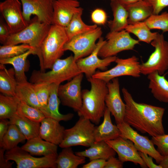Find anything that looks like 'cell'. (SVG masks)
Listing matches in <instances>:
<instances>
[{
    "label": "cell",
    "instance_id": "obj_1",
    "mask_svg": "<svg viewBox=\"0 0 168 168\" xmlns=\"http://www.w3.org/2000/svg\"><path fill=\"white\" fill-rule=\"evenodd\" d=\"M122 91L126 105L124 122L141 133H147L152 137L165 134L162 124L164 108L136 102L124 87Z\"/></svg>",
    "mask_w": 168,
    "mask_h": 168
},
{
    "label": "cell",
    "instance_id": "obj_2",
    "mask_svg": "<svg viewBox=\"0 0 168 168\" xmlns=\"http://www.w3.org/2000/svg\"><path fill=\"white\" fill-rule=\"evenodd\" d=\"M90 83V90L82 91V104L77 114L98 124L103 117L106 107L105 99L108 93L107 83L99 79L92 77L87 79Z\"/></svg>",
    "mask_w": 168,
    "mask_h": 168
},
{
    "label": "cell",
    "instance_id": "obj_3",
    "mask_svg": "<svg viewBox=\"0 0 168 168\" xmlns=\"http://www.w3.org/2000/svg\"><path fill=\"white\" fill-rule=\"evenodd\" d=\"M68 40L64 28L51 25L47 36L34 51V54L39 59L40 71L51 68L55 61L63 54L64 46Z\"/></svg>",
    "mask_w": 168,
    "mask_h": 168
},
{
    "label": "cell",
    "instance_id": "obj_4",
    "mask_svg": "<svg viewBox=\"0 0 168 168\" xmlns=\"http://www.w3.org/2000/svg\"><path fill=\"white\" fill-rule=\"evenodd\" d=\"M51 69L46 72L34 71L30 77V82L33 83L44 82L60 85L82 73L72 55L64 59H57Z\"/></svg>",
    "mask_w": 168,
    "mask_h": 168
},
{
    "label": "cell",
    "instance_id": "obj_5",
    "mask_svg": "<svg viewBox=\"0 0 168 168\" xmlns=\"http://www.w3.org/2000/svg\"><path fill=\"white\" fill-rule=\"evenodd\" d=\"M95 128L89 119L79 117L73 126L65 129L63 140L59 147L62 148L76 146L90 147L95 142Z\"/></svg>",
    "mask_w": 168,
    "mask_h": 168
},
{
    "label": "cell",
    "instance_id": "obj_6",
    "mask_svg": "<svg viewBox=\"0 0 168 168\" xmlns=\"http://www.w3.org/2000/svg\"><path fill=\"white\" fill-rule=\"evenodd\" d=\"M51 25L39 21L35 17L24 29L11 34L3 45L26 44L35 49L40 46L47 36Z\"/></svg>",
    "mask_w": 168,
    "mask_h": 168
},
{
    "label": "cell",
    "instance_id": "obj_7",
    "mask_svg": "<svg viewBox=\"0 0 168 168\" xmlns=\"http://www.w3.org/2000/svg\"><path fill=\"white\" fill-rule=\"evenodd\" d=\"M151 44L155 50L146 62L140 64L141 74L147 75L156 71L163 75L168 70V42L162 34L158 33Z\"/></svg>",
    "mask_w": 168,
    "mask_h": 168
},
{
    "label": "cell",
    "instance_id": "obj_8",
    "mask_svg": "<svg viewBox=\"0 0 168 168\" xmlns=\"http://www.w3.org/2000/svg\"><path fill=\"white\" fill-rule=\"evenodd\" d=\"M102 32L101 28H96L76 36L68 40L65 44L64 51L69 50L74 54L76 61L89 55L95 49L96 41L101 37Z\"/></svg>",
    "mask_w": 168,
    "mask_h": 168
},
{
    "label": "cell",
    "instance_id": "obj_9",
    "mask_svg": "<svg viewBox=\"0 0 168 168\" xmlns=\"http://www.w3.org/2000/svg\"><path fill=\"white\" fill-rule=\"evenodd\" d=\"M106 38L107 40L98 53L99 56L102 58L115 56L123 51L133 50L136 45L139 44V41L132 38L125 30L109 32Z\"/></svg>",
    "mask_w": 168,
    "mask_h": 168
},
{
    "label": "cell",
    "instance_id": "obj_10",
    "mask_svg": "<svg viewBox=\"0 0 168 168\" xmlns=\"http://www.w3.org/2000/svg\"><path fill=\"white\" fill-rule=\"evenodd\" d=\"M5 156L8 160L15 161L17 168H56L57 157H35L29 153L17 146L6 151Z\"/></svg>",
    "mask_w": 168,
    "mask_h": 168
},
{
    "label": "cell",
    "instance_id": "obj_11",
    "mask_svg": "<svg viewBox=\"0 0 168 168\" xmlns=\"http://www.w3.org/2000/svg\"><path fill=\"white\" fill-rule=\"evenodd\" d=\"M116 65L112 68L104 71H97L92 77L100 79L107 83L113 79L123 76L138 77L141 74L140 64L135 56L123 59L117 58Z\"/></svg>",
    "mask_w": 168,
    "mask_h": 168
},
{
    "label": "cell",
    "instance_id": "obj_12",
    "mask_svg": "<svg viewBox=\"0 0 168 168\" xmlns=\"http://www.w3.org/2000/svg\"><path fill=\"white\" fill-rule=\"evenodd\" d=\"M116 125L120 131V136L131 141L138 151L147 154L152 157L157 164H160L164 157L155 148L151 140L139 134L124 121Z\"/></svg>",
    "mask_w": 168,
    "mask_h": 168
},
{
    "label": "cell",
    "instance_id": "obj_13",
    "mask_svg": "<svg viewBox=\"0 0 168 168\" xmlns=\"http://www.w3.org/2000/svg\"><path fill=\"white\" fill-rule=\"evenodd\" d=\"M83 73L76 76L63 85H59L58 96L62 104L77 112L82 104L81 83Z\"/></svg>",
    "mask_w": 168,
    "mask_h": 168
},
{
    "label": "cell",
    "instance_id": "obj_14",
    "mask_svg": "<svg viewBox=\"0 0 168 168\" xmlns=\"http://www.w3.org/2000/svg\"><path fill=\"white\" fill-rule=\"evenodd\" d=\"M21 5L19 0H5L0 3V11L10 34L18 32L29 24L24 17Z\"/></svg>",
    "mask_w": 168,
    "mask_h": 168
},
{
    "label": "cell",
    "instance_id": "obj_15",
    "mask_svg": "<svg viewBox=\"0 0 168 168\" xmlns=\"http://www.w3.org/2000/svg\"><path fill=\"white\" fill-rule=\"evenodd\" d=\"M105 42L103 38L100 37L96 43L95 49L91 54L76 61L78 67L82 72L85 74L87 79L92 77L97 69L105 71L112 63L115 61L117 58L115 56L102 59L99 58V52Z\"/></svg>",
    "mask_w": 168,
    "mask_h": 168
},
{
    "label": "cell",
    "instance_id": "obj_16",
    "mask_svg": "<svg viewBox=\"0 0 168 168\" xmlns=\"http://www.w3.org/2000/svg\"><path fill=\"white\" fill-rule=\"evenodd\" d=\"M22 6L23 15L29 23L30 16H36L39 21L52 25L53 0H20Z\"/></svg>",
    "mask_w": 168,
    "mask_h": 168
},
{
    "label": "cell",
    "instance_id": "obj_17",
    "mask_svg": "<svg viewBox=\"0 0 168 168\" xmlns=\"http://www.w3.org/2000/svg\"><path fill=\"white\" fill-rule=\"evenodd\" d=\"M108 93L105 99L106 107L114 118L116 124L124 122L126 105L120 95L119 83L118 77L107 83Z\"/></svg>",
    "mask_w": 168,
    "mask_h": 168
},
{
    "label": "cell",
    "instance_id": "obj_18",
    "mask_svg": "<svg viewBox=\"0 0 168 168\" xmlns=\"http://www.w3.org/2000/svg\"><path fill=\"white\" fill-rule=\"evenodd\" d=\"M105 142L115 151L118 159L123 162L130 161L139 164L142 168L147 167L134 143L130 140L119 136Z\"/></svg>",
    "mask_w": 168,
    "mask_h": 168
},
{
    "label": "cell",
    "instance_id": "obj_19",
    "mask_svg": "<svg viewBox=\"0 0 168 168\" xmlns=\"http://www.w3.org/2000/svg\"><path fill=\"white\" fill-rule=\"evenodd\" d=\"M77 0H53L52 25L65 28L75 13L81 8Z\"/></svg>",
    "mask_w": 168,
    "mask_h": 168
},
{
    "label": "cell",
    "instance_id": "obj_20",
    "mask_svg": "<svg viewBox=\"0 0 168 168\" xmlns=\"http://www.w3.org/2000/svg\"><path fill=\"white\" fill-rule=\"evenodd\" d=\"M59 121L49 117H45L40 122V137L42 139L59 145L62 142L65 130Z\"/></svg>",
    "mask_w": 168,
    "mask_h": 168
},
{
    "label": "cell",
    "instance_id": "obj_21",
    "mask_svg": "<svg viewBox=\"0 0 168 168\" xmlns=\"http://www.w3.org/2000/svg\"><path fill=\"white\" fill-rule=\"evenodd\" d=\"M111 113L106 107L102 123L95 126L94 131L95 142L114 139L120 136V132L117 125H114L110 117Z\"/></svg>",
    "mask_w": 168,
    "mask_h": 168
},
{
    "label": "cell",
    "instance_id": "obj_22",
    "mask_svg": "<svg viewBox=\"0 0 168 168\" xmlns=\"http://www.w3.org/2000/svg\"><path fill=\"white\" fill-rule=\"evenodd\" d=\"M31 155L57 157L58 145L46 141L40 137L28 140L21 147Z\"/></svg>",
    "mask_w": 168,
    "mask_h": 168
},
{
    "label": "cell",
    "instance_id": "obj_23",
    "mask_svg": "<svg viewBox=\"0 0 168 168\" xmlns=\"http://www.w3.org/2000/svg\"><path fill=\"white\" fill-rule=\"evenodd\" d=\"M110 6L113 19L108 22L110 32H118L125 30L128 25V12L125 5L119 0L111 1Z\"/></svg>",
    "mask_w": 168,
    "mask_h": 168
},
{
    "label": "cell",
    "instance_id": "obj_24",
    "mask_svg": "<svg viewBox=\"0 0 168 168\" xmlns=\"http://www.w3.org/2000/svg\"><path fill=\"white\" fill-rule=\"evenodd\" d=\"M148 88L154 97L160 102L168 103V81L164 75L155 72L147 75Z\"/></svg>",
    "mask_w": 168,
    "mask_h": 168
},
{
    "label": "cell",
    "instance_id": "obj_25",
    "mask_svg": "<svg viewBox=\"0 0 168 168\" xmlns=\"http://www.w3.org/2000/svg\"><path fill=\"white\" fill-rule=\"evenodd\" d=\"M9 120V124L16 125L27 140L40 137L39 131L40 123L30 119L17 111Z\"/></svg>",
    "mask_w": 168,
    "mask_h": 168
},
{
    "label": "cell",
    "instance_id": "obj_26",
    "mask_svg": "<svg viewBox=\"0 0 168 168\" xmlns=\"http://www.w3.org/2000/svg\"><path fill=\"white\" fill-rule=\"evenodd\" d=\"M60 85L51 84L49 96L45 114L46 117H49L59 122L68 121L71 119L74 114L69 113L66 114H61L59 111L60 100L58 96V90Z\"/></svg>",
    "mask_w": 168,
    "mask_h": 168
},
{
    "label": "cell",
    "instance_id": "obj_27",
    "mask_svg": "<svg viewBox=\"0 0 168 168\" xmlns=\"http://www.w3.org/2000/svg\"><path fill=\"white\" fill-rule=\"evenodd\" d=\"M35 50V49H31L14 57L0 59V64L4 65L9 64L13 66L18 84L27 82L25 74L28 65L27 58L29 55L34 54Z\"/></svg>",
    "mask_w": 168,
    "mask_h": 168
},
{
    "label": "cell",
    "instance_id": "obj_28",
    "mask_svg": "<svg viewBox=\"0 0 168 168\" xmlns=\"http://www.w3.org/2000/svg\"><path fill=\"white\" fill-rule=\"evenodd\" d=\"M77 155L87 157L90 161L96 159L107 160L115 156V151L105 141L95 142L85 150L75 152Z\"/></svg>",
    "mask_w": 168,
    "mask_h": 168
},
{
    "label": "cell",
    "instance_id": "obj_29",
    "mask_svg": "<svg viewBox=\"0 0 168 168\" xmlns=\"http://www.w3.org/2000/svg\"><path fill=\"white\" fill-rule=\"evenodd\" d=\"M18 83L13 68H6L4 64H0V91L2 94L15 96Z\"/></svg>",
    "mask_w": 168,
    "mask_h": 168
},
{
    "label": "cell",
    "instance_id": "obj_30",
    "mask_svg": "<svg viewBox=\"0 0 168 168\" xmlns=\"http://www.w3.org/2000/svg\"><path fill=\"white\" fill-rule=\"evenodd\" d=\"M125 6L128 12V24L145 21L153 14L152 7L143 0Z\"/></svg>",
    "mask_w": 168,
    "mask_h": 168
},
{
    "label": "cell",
    "instance_id": "obj_31",
    "mask_svg": "<svg viewBox=\"0 0 168 168\" xmlns=\"http://www.w3.org/2000/svg\"><path fill=\"white\" fill-rule=\"evenodd\" d=\"M83 9L81 7L74 14L68 25L65 29L68 40L73 37L96 28L97 25H88L82 21V16Z\"/></svg>",
    "mask_w": 168,
    "mask_h": 168
},
{
    "label": "cell",
    "instance_id": "obj_32",
    "mask_svg": "<svg viewBox=\"0 0 168 168\" xmlns=\"http://www.w3.org/2000/svg\"><path fill=\"white\" fill-rule=\"evenodd\" d=\"M85 159L74 153L71 147H66L58 154L56 163L58 168H77L85 162Z\"/></svg>",
    "mask_w": 168,
    "mask_h": 168
},
{
    "label": "cell",
    "instance_id": "obj_33",
    "mask_svg": "<svg viewBox=\"0 0 168 168\" xmlns=\"http://www.w3.org/2000/svg\"><path fill=\"white\" fill-rule=\"evenodd\" d=\"M16 96L21 100L41 111L42 109L38 100L33 83L27 82L18 84Z\"/></svg>",
    "mask_w": 168,
    "mask_h": 168
},
{
    "label": "cell",
    "instance_id": "obj_34",
    "mask_svg": "<svg viewBox=\"0 0 168 168\" xmlns=\"http://www.w3.org/2000/svg\"><path fill=\"white\" fill-rule=\"evenodd\" d=\"M26 140V138L18 127L15 124H11L0 142V147L6 151L9 150L17 147L19 143Z\"/></svg>",
    "mask_w": 168,
    "mask_h": 168
},
{
    "label": "cell",
    "instance_id": "obj_35",
    "mask_svg": "<svg viewBox=\"0 0 168 168\" xmlns=\"http://www.w3.org/2000/svg\"><path fill=\"white\" fill-rule=\"evenodd\" d=\"M125 30L135 35L140 41L150 43L156 37L157 32H152L144 21L128 24Z\"/></svg>",
    "mask_w": 168,
    "mask_h": 168
},
{
    "label": "cell",
    "instance_id": "obj_36",
    "mask_svg": "<svg viewBox=\"0 0 168 168\" xmlns=\"http://www.w3.org/2000/svg\"><path fill=\"white\" fill-rule=\"evenodd\" d=\"M20 99L17 96L0 95V119H9L17 111Z\"/></svg>",
    "mask_w": 168,
    "mask_h": 168
},
{
    "label": "cell",
    "instance_id": "obj_37",
    "mask_svg": "<svg viewBox=\"0 0 168 168\" xmlns=\"http://www.w3.org/2000/svg\"><path fill=\"white\" fill-rule=\"evenodd\" d=\"M31 49H35L29 44H24L0 46V59L14 57Z\"/></svg>",
    "mask_w": 168,
    "mask_h": 168
},
{
    "label": "cell",
    "instance_id": "obj_38",
    "mask_svg": "<svg viewBox=\"0 0 168 168\" xmlns=\"http://www.w3.org/2000/svg\"><path fill=\"white\" fill-rule=\"evenodd\" d=\"M33 85L38 100L42 109L41 112L45 115L49 96L51 84L40 82L33 83Z\"/></svg>",
    "mask_w": 168,
    "mask_h": 168
},
{
    "label": "cell",
    "instance_id": "obj_39",
    "mask_svg": "<svg viewBox=\"0 0 168 168\" xmlns=\"http://www.w3.org/2000/svg\"><path fill=\"white\" fill-rule=\"evenodd\" d=\"M149 29H159L164 32H168V12L161 14H152L144 21Z\"/></svg>",
    "mask_w": 168,
    "mask_h": 168
},
{
    "label": "cell",
    "instance_id": "obj_40",
    "mask_svg": "<svg viewBox=\"0 0 168 168\" xmlns=\"http://www.w3.org/2000/svg\"><path fill=\"white\" fill-rule=\"evenodd\" d=\"M17 111L30 119L37 122L40 123L46 117L40 110L22 100L19 104Z\"/></svg>",
    "mask_w": 168,
    "mask_h": 168
},
{
    "label": "cell",
    "instance_id": "obj_41",
    "mask_svg": "<svg viewBox=\"0 0 168 168\" xmlns=\"http://www.w3.org/2000/svg\"><path fill=\"white\" fill-rule=\"evenodd\" d=\"M151 140L157 147V150L164 157L168 156V134L152 137Z\"/></svg>",
    "mask_w": 168,
    "mask_h": 168
},
{
    "label": "cell",
    "instance_id": "obj_42",
    "mask_svg": "<svg viewBox=\"0 0 168 168\" xmlns=\"http://www.w3.org/2000/svg\"><path fill=\"white\" fill-rule=\"evenodd\" d=\"M152 8L153 14L157 15L168 6V0H142Z\"/></svg>",
    "mask_w": 168,
    "mask_h": 168
},
{
    "label": "cell",
    "instance_id": "obj_43",
    "mask_svg": "<svg viewBox=\"0 0 168 168\" xmlns=\"http://www.w3.org/2000/svg\"><path fill=\"white\" fill-rule=\"evenodd\" d=\"M91 18L92 21L95 24H105L107 20L106 12L102 9L96 8L92 12Z\"/></svg>",
    "mask_w": 168,
    "mask_h": 168
},
{
    "label": "cell",
    "instance_id": "obj_44",
    "mask_svg": "<svg viewBox=\"0 0 168 168\" xmlns=\"http://www.w3.org/2000/svg\"><path fill=\"white\" fill-rule=\"evenodd\" d=\"M7 24L5 23L1 19L0 21V42L3 45L10 35Z\"/></svg>",
    "mask_w": 168,
    "mask_h": 168
},
{
    "label": "cell",
    "instance_id": "obj_45",
    "mask_svg": "<svg viewBox=\"0 0 168 168\" xmlns=\"http://www.w3.org/2000/svg\"><path fill=\"white\" fill-rule=\"evenodd\" d=\"M139 154L147 167L149 168H162L159 164H155L153 161V158L147 154L138 151Z\"/></svg>",
    "mask_w": 168,
    "mask_h": 168
},
{
    "label": "cell",
    "instance_id": "obj_46",
    "mask_svg": "<svg viewBox=\"0 0 168 168\" xmlns=\"http://www.w3.org/2000/svg\"><path fill=\"white\" fill-rule=\"evenodd\" d=\"M106 160L102 159H96L82 166V168H104Z\"/></svg>",
    "mask_w": 168,
    "mask_h": 168
},
{
    "label": "cell",
    "instance_id": "obj_47",
    "mask_svg": "<svg viewBox=\"0 0 168 168\" xmlns=\"http://www.w3.org/2000/svg\"><path fill=\"white\" fill-rule=\"evenodd\" d=\"M123 163L115 156H113L106 160L104 168H122L123 167Z\"/></svg>",
    "mask_w": 168,
    "mask_h": 168
},
{
    "label": "cell",
    "instance_id": "obj_48",
    "mask_svg": "<svg viewBox=\"0 0 168 168\" xmlns=\"http://www.w3.org/2000/svg\"><path fill=\"white\" fill-rule=\"evenodd\" d=\"M6 150L2 148H0V168H11L13 162H11L7 160L5 156Z\"/></svg>",
    "mask_w": 168,
    "mask_h": 168
},
{
    "label": "cell",
    "instance_id": "obj_49",
    "mask_svg": "<svg viewBox=\"0 0 168 168\" xmlns=\"http://www.w3.org/2000/svg\"><path fill=\"white\" fill-rule=\"evenodd\" d=\"M0 142L7 133L9 124V120L8 119H0Z\"/></svg>",
    "mask_w": 168,
    "mask_h": 168
},
{
    "label": "cell",
    "instance_id": "obj_50",
    "mask_svg": "<svg viewBox=\"0 0 168 168\" xmlns=\"http://www.w3.org/2000/svg\"><path fill=\"white\" fill-rule=\"evenodd\" d=\"M159 165L162 168H168V156L164 157Z\"/></svg>",
    "mask_w": 168,
    "mask_h": 168
},
{
    "label": "cell",
    "instance_id": "obj_51",
    "mask_svg": "<svg viewBox=\"0 0 168 168\" xmlns=\"http://www.w3.org/2000/svg\"><path fill=\"white\" fill-rule=\"evenodd\" d=\"M120 2L125 5L135 3L142 0H119Z\"/></svg>",
    "mask_w": 168,
    "mask_h": 168
},
{
    "label": "cell",
    "instance_id": "obj_52",
    "mask_svg": "<svg viewBox=\"0 0 168 168\" xmlns=\"http://www.w3.org/2000/svg\"><path fill=\"white\" fill-rule=\"evenodd\" d=\"M110 0V1H112V0Z\"/></svg>",
    "mask_w": 168,
    "mask_h": 168
}]
</instances>
